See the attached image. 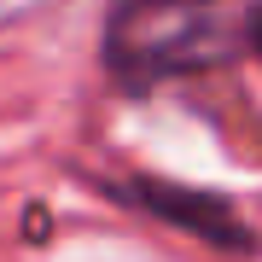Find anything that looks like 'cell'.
Instances as JSON below:
<instances>
[{
  "mask_svg": "<svg viewBox=\"0 0 262 262\" xmlns=\"http://www.w3.org/2000/svg\"><path fill=\"white\" fill-rule=\"evenodd\" d=\"M262 0H111L99 64L122 94L227 70L256 53Z\"/></svg>",
  "mask_w": 262,
  "mask_h": 262,
  "instance_id": "obj_1",
  "label": "cell"
},
{
  "mask_svg": "<svg viewBox=\"0 0 262 262\" xmlns=\"http://www.w3.org/2000/svg\"><path fill=\"white\" fill-rule=\"evenodd\" d=\"M105 192L122 198L128 210L140 215H158L175 233H187L210 251H227V256H251L256 251V227L239 215L233 198L210 192V187H187V181H163V175H122V181H105Z\"/></svg>",
  "mask_w": 262,
  "mask_h": 262,
  "instance_id": "obj_2",
  "label": "cell"
},
{
  "mask_svg": "<svg viewBox=\"0 0 262 262\" xmlns=\"http://www.w3.org/2000/svg\"><path fill=\"white\" fill-rule=\"evenodd\" d=\"M251 58H262V29H256V53H251Z\"/></svg>",
  "mask_w": 262,
  "mask_h": 262,
  "instance_id": "obj_3",
  "label": "cell"
}]
</instances>
